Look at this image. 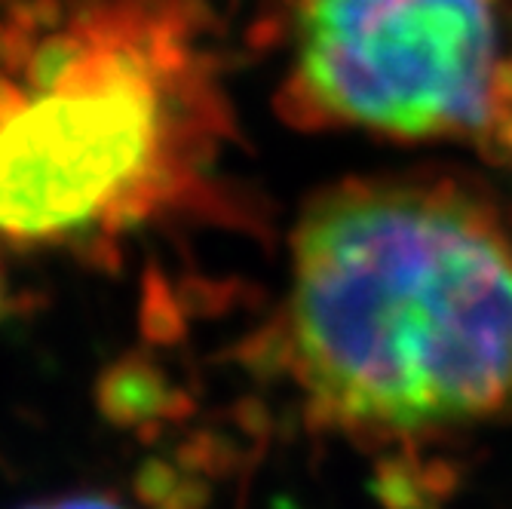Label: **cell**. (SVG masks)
<instances>
[{
    "label": "cell",
    "mask_w": 512,
    "mask_h": 509,
    "mask_svg": "<svg viewBox=\"0 0 512 509\" xmlns=\"http://www.w3.org/2000/svg\"><path fill=\"white\" fill-rule=\"evenodd\" d=\"M7 283H4V270H0V319H4V313H7Z\"/></svg>",
    "instance_id": "5"
},
{
    "label": "cell",
    "mask_w": 512,
    "mask_h": 509,
    "mask_svg": "<svg viewBox=\"0 0 512 509\" xmlns=\"http://www.w3.org/2000/svg\"><path fill=\"white\" fill-rule=\"evenodd\" d=\"M292 31V96L316 120L421 138L491 105V0H301Z\"/></svg>",
    "instance_id": "3"
},
{
    "label": "cell",
    "mask_w": 512,
    "mask_h": 509,
    "mask_svg": "<svg viewBox=\"0 0 512 509\" xmlns=\"http://www.w3.org/2000/svg\"><path fill=\"white\" fill-rule=\"evenodd\" d=\"M227 132L191 0H34L0 19V243L145 230L200 197Z\"/></svg>",
    "instance_id": "1"
},
{
    "label": "cell",
    "mask_w": 512,
    "mask_h": 509,
    "mask_svg": "<svg viewBox=\"0 0 512 509\" xmlns=\"http://www.w3.org/2000/svg\"><path fill=\"white\" fill-rule=\"evenodd\" d=\"M289 353L341 427L470 421L512 396V237L436 184H347L301 218Z\"/></svg>",
    "instance_id": "2"
},
{
    "label": "cell",
    "mask_w": 512,
    "mask_h": 509,
    "mask_svg": "<svg viewBox=\"0 0 512 509\" xmlns=\"http://www.w3.org/2000/svg\"><path fill=\"white\" fill-rule=\"evenodd\" d=\"M28 509H126L120 500L99 497V494H86V497H68V500H53V503H40Z\"/></svg>",
    "instance_id": "4"
}]
</instances>
